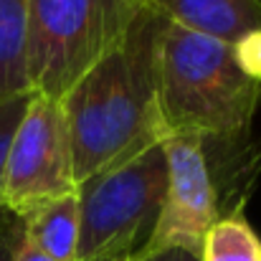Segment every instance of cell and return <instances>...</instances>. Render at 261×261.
Segmentation results:
<instances>
[{
    "mask_svg": "<svg viewBox=\"0 0 261 261\" xmlns=\"http://www.w3.org/2000/svg\"><path fill=\"white\" fill-rule=\"evenodd\" d=\"M165 18L142 5L124 38L61 99L76 185L168 140L158 101V54Z\"/></svg>",
    "mask_w": 261,
    "mask_h": 261,
    "instance_id": "1",
    "label": "cell"
},
{
    "mask_svg": "<svg viewBox=\"0 0 261 261\" xmlns=\"http://www.w3.org/2000/svg\"><path fill=\"white\" fill-rule=\"evenodd\" d=\"M158 101L168 137L233 142L251 127L261 82L244 74L233 46L165 20L158 54Z\"/></svg>",
    "mask_w": 261,
    "mask_h": 261,
    "instance_id": "2",
    "label": "cell"
},
{
    "mask_svg": "<svg viewBox=\"0 0 261 261\" xmlns=\"http://www.w3.org/2000/svg\"><path fill=\"white\" fill-rule=\"evenodd\" d=\"M140 0H28L31 94L61 101L129 31Z\"/></svg>",
    "mask_w": 261,
    "mask_h": 261,
    "instance_id": "3",
    "label": "cell"
},
{
    "mask_svg": "<svg viewBox=\"0 0 261 261\" xmlns=\"http://www.w3.org/2000/svg\"><path fill=\"white\" fill-rule=\"evenodd\" d=\"M168 190L165 147L155 145L129 163L79 185V261L137 256L150 241Z\"/></svg>",
    "mask_w": 261,
    "mask_h": 261,
    "instance_id": "4",
    "label": "cell"
},
{
    "mask_svg": "<svg viewBox=\"0 0 261 261\" xmlns=\"http://www.w3.org/2000/svg\"><path fill=\"white\" fill-rule=\"evenodd\" d=\"M76 190L79 185L64 107L56 99L31 94L8 152L3 211L23 221L38 208L74 195Z\"/></svg>",
    "mask_w": 261,
    "mask_h": 261,
    "instance_id": "5",
    "label": "cell"
},
{
    "mask_svg": "<svg viewBox=\"0 0 261 261\" xmlns=\"http://www.w3.org/2000/svg\"><path fill=\"white\" fill-rule=\"evenodd\" d=\"M163 147L168 158V190L158 226L140 254L185 249L200 256L208 231L218 223V193L205 145L198 137H168Z\"/></svg>",
    "mask_w": 261,
    "mask_h": 261,
    "instance_id": "6",
    "label": "cell"
},
{
    "mask_svg": "<svg viewBox=\"0 0 261 261\" xmlns=\"http://www.w3.org/2000/svg\"><path fill=\"white\" fill-rule=\"evenodd\" d=\"M145 8L198 36L236 46L261 31V0H140Z\"/></svg>",
    "mask_w": 261,
    "mask_h": 261,
    "instance_id": "7",
    "label": "cell"
},
{
    "mask_svg": "<svg viewBox=\"0 0 261 261\" xmlns=\"http://www.w3.org/2000/svg\"><path fill=\"white\" fill-rule=\"evenodd\" d=\"M23 236L56 261H79V198H59L28 218H23Z\"/></svg>",
    "mask_w": 261,
    "mask_h": 261,
    "instance_id": "8",
    "label": "cell"
},
{
    "mask_svg": "<svg viewBox=\"0 0 261 261\" xmlns=\"http://www.w3.org/2000/svg\"><path fill=\"white\" fill-rule=\"evenodd\" d=\"M31 94L28 0H0V99Z\"/></svg>",
    "mask_w": 261,
    "mask_h": 261,
    "instance_id": "9",
    "label": "cell"
},
{
    "mask_svg": "<svg viewBox=\"0 0 261 261\" xmlns=\"http://www.w3.org/2000/svg\"><path fill=\"white\" fill-rule=\"evenodd\" d=\"M200 261H261V241L241 213H231L208 231Z\"/></svg>",
    "mask_w": 261,
    "mask_h": 261,
    "instance_id": "10",
    "label": "cell"
},
{
    "mask_svg": "<svg viewBox=\"0 0 261 261\" xmlns=\"http://www.w3.org/2000/svg\"><path fill=\"white\" fill-rule=\"evenodd\" d=\"M31 101V94H18L10 99H0V213H3V182H5V165L8 152L15 137V129L25 114V107Z\"/></svg>",
    "mask_w": 261,
    "mask_h": 261,
    "instance_id": "11",
    "label": "cell"
},
{
    "mask_svg": "<svg viewBox=\"0 0 261 261\" xmlns=\"http://www.w3.org/2000/svg\"><path fill=\"white\" fill-rule=\"evenodd\" d=\"M233 54H236V61L244 69V74L261 82V31L244 36L233 46Z\"/></svg>",
    "mask_w": 261,
    "mask_h": 261,
    "instance_id": "12",
    "label": "cell"
},
{
    "mask_svg": "<svg viewBox=\"0 0 261 261\" xmlns=\"http://www.w3.org/2000/svg\"><path fill=\"white\" fill-rule=\"evenodd\" d=\"M20 241H23V221L3 211L0 213V261H13Z\"/></svg>",
    "mask_w": 261,
    "mask_h": 261,
    "instance_id": "13",
    "label": "cell"
},
{
    "mask_svg": "<svg viewBox=\"0 0 261 261\" xmlns=\"http://www.w3.org/2000/svg\"><path fill=\"white\" fill-rule=\"evenodd\" d=\"M129 261H200V256L190 254L185 249H163V251H152V254H137Z\"/></svg>",
    "mask_w": 261,
    "mask_h": 261,
    "instance_id": "14",
    "label": "cell"
},
{
    "mask_svg": "<svg viewBox=\"0 0 261 261\" xmlns=\"http://www.w3.org/2000/svg\"><path fill=\"white\" fill-rule=\"evenodd\" d=\"M13 261H56L51 259V256H46L41 249H36L25 236H23V241L18 244V249H15V256H13Z\"/></svg>",
    "mask_w": 261,
    "mask_h": 261,
    "instance_id": "15",
    "label": "cell"
},
{
    "mask_svg": "<svg viewBox=\"0 0 261 261\" xmlns=\"http://www.w3.org/2000/svg\"><path fill=\"white\" fill-rule=\"evenodd\" d=\"M114 261H129V259H114Z\"/></svg>",
    "mask_w": 261,
    "mask_h": 261,
    "instance_id": "16",
    "label": "cell"
}]
</instances>
